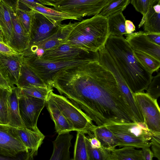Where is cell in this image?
Wrapping results in <instances>:
<instances>
[{"mask_svg":"<svg viewBox=\"0 0 160 160\" xmlns=\"http://www.w3.org/2000/svg\"><path fill=\"white\" fill-rule=\"evenodd\" d=\"M52 87L83 111L98 126L135 122L113 75L98 61L60 71Z\"/></svg>","mask_w":160,"mask_h":160,"instance_id":"6da1fadb","label":"cell"},{"mask_svg":"<svg viewBox=\"0 0 160 160\" xmlns=\"http://www.w3.org/2000/svg\"><path fill=\"white\" fill-rule=\"evenodd\" d=\"M104 48L133 94L146 90L152 80V74L147 71L138 60L124 38L109 36Z\"/></svg>","mask_w":160,"mask_h":160,"instance_id":"7a4b0ae2","label":"cell"},{"mask_svg":"<svg viewBox=\"0 0 160 160\" xmlns=\"http://www.w3.org/2000/svg\"><path fill=\"white\" fill-rule=\"evenodd\" d=\"M109 37L107 18L98 14L75 22L64 43L98 52L104 48Z\"/></svg>","mask_w":160,"mask_h":160,"instance_id":"3957f363","label":"cell"},{"mask_svg":"<svg viewBox=\"0 0 160 160\" xmlns=\"http://www.w3.org/2000/svg\"><path fill=\"white\" fill-rule=\"evenodd\" d=\"M22 62L33 70L47 86L52 88L55 76L60 71L91 62L78 60H44L33 56H22Z\"/></svg>","mask_w":160,"mask_h":160,"instance_id":"277c9868","label":"cell"},{"mask_svg":"<svg viewBox=\"0 0 160 160\" xmlns=\"http://www.w3.org/2000/svg\"><path fill=\"white\" fill-rule=\"evenodd\" d=\"M110 0H48V5L58 11L75 17L78 20L85 16L98 15Z\"/></svg>","mask_w":160,"mask_h":160,"instance_id":"5b68a950","label":"cell"},{"mask_svg":"<svg viewBox=\"0 0 160 160\" xmlns=\"http://www.w3.org/2000/svg\"><path fill=\"white\" fill-rule=\"evenodd\" d=\"M49 92L48 95L56 104L75 131L85 134L91 132L94 125L91 119L81 109L63 96Z\"/></svg>","mask_w":160,"mask_h":160,"instance_id":"8992f818","label":"cell"},{"mask_svg":"<svg viewBox=\"0 0 160 160\" xmlns=\"http://www.w3.org/2000/svg\"><path fill=\"white\" fill-rule=\"evenodd\" d=\"M37 58L44 60L93 62L98 61V52L86 50L64 43L44 51Z\"/></svg>","mask_w":160,"mask_h":160,"instance_id":"52a82bcc","label":"cell"},{"mask_svg":"<svg viewBox=\"0 0 160 160\" xmlns=\"http://www.w3.org/2000/svg\"><path fill=\"white\" fill-rule=\"evenodd\" d=\"M98 52V62L113 75L120 90L131 108L135 122H144L142 114L134 98L133 93L104 47L99 50Z\"/></svg>","mask_w":160,"mask_h":160,"instance_id":"ba28073f","label":"cell"},{"mask_svg":"<svg viewBox=\"0 0 160 160\" xmlns=\"http://www.w3.org/2000/svg\"><path fill=\"white\" fill-rule=\"evenodd\" d=\"M133 96L148 129L154 135H160V111L157 100L144 92L133 93Z\"/></svg>","mask_w":160,"mask_h":160,"instance_id":"9c48e42d","label":"cell"},{"mask_svg":"<svg viewBox=\"0 0 160 160\" xmlns=\"http://www.w3.org/2000/svg\"><path fill=\"white\" fill-rule=\"evenodd\" d=\"M18 101L20 116L25 127L34 130L39 129L37 121L46 105V100L18 95Z\"/></svg>","mask_w":160,"mask_h":160,"instance_id":"30bf717a","label":"cell"},{"mask_svg":"<svg viewBox=\"0 0 160 160\" xmlns=\"http://www.w3.org/2000/svg\"><path fill=\"white\" fill-rule=\"evenodd\" d=\"M75 24L70 21L67 24L59 25L54 33L39 43L28 46L22 53V56L39 57L44 51L64 43Z\"/></svg>","mask_w":160,"mask_h":160,"instance_id":"8fae6325","label":"cell"},{"mask_svg":"<svg viewBox=\"0 0 160 160\" xmlns=\"http://www.w3.org/2000/svg\"><path fill=\"white\" fill-rule=\"evenodd\" d=\"M30 11L32 19L28 46L39 43L52 35L59 25L41 13Z\"/></svg>","mask_w":160,"mask_h":160,"instance_id":"7c38bea8","label":"cell"},{"mask_svg":"<svg viewBox=\"0 0 160 160\" xmlns=\"http://www.w3.org/2000/svg\"><path fill=\"white\" fill-rule=\"evenodd\" d=\"M22 63V53H0V72L12 88L17 87Z\"/></svg>","mask_w":160,"mask_h":160,"instance_id":"4fadbf2b","label":"cell"},{"mask_svg":"<svg viewBox=\"0 0 160 160\" xmlns=\"http://www.w3.org/2000/svg\"><path fill=\"white\" fill-rule=\"evenodd\" d=\"M28 151L23 143L12 135L10 126L0 124V155L16 157Z\"/></svg>","mask_w":160,"mask_h":160,"instance_id":"5bb4252c","label":"cell"},{"mask_svg":"<svg viewBox=\"0 0 160 160\" xmlns=\"http://www.w3.org/2000/svg\"><path fill=\"white\" fill-rule=\"evenodd\" d=\"M126 39L133 51L145 53L160 61V46L152 42L144 31L127 34Z\"/></svg>","mask_w":160,"mask_h":160,"instance_id":"9a60e30c","label":"cell"},{"mask_svg":"<svg viewBox=\"0 0 160 160\" xmlns=\"http://www.w3.org/2000/svg\"><path fill=\"white\" fill-rule=\"evenodd\" d=\"M10 130L12 135L29 150L36 153L45 137L39 129L34 130L26 128H17L10 126Z\"/></svg>","mask_w":160,"mask_h":160,"instance_id":"2e32d148","label":"cell"},{"mask_svg":"<svg viewBox=\"0 0 160 160\" xmlns=\"http://www.w3.org/2000/svg\"><path fill=\"white\" fill-rule=\"evenodd\" d=\"M105 126L129 136L148 141H150L152 136L154 135L148 129L144 122L113 124Z\"/></svg>","mask_w":160,"mask_h":160,"instance_id":"e0dca14e","label":"cell"},{"mask_svg":"<svg viewBox=\"0 0 160 160\" xmlns=\"http://www.w3.org/2000/svg\"><path fill=\"white\" fill-rule=\"evenodd\" d=\"M13 9V7L7 1L0 0V28L3 35L4 42L10 46L13 37L12 17Z\"/></svg>","mask_w":160,"mask_h":160,"instance_id":"ac0fdd59","label":"cell"},{"mask_svg":"<svg viewBox=\"0 0 160 160\" xmlns=\"http://www.w3.org/2000/svg\"><path fill=\"white\" fill-rule=\"evenodd\" d=\"M13 40L11 46L18 53H22L28 46L29 35L21 24L14 8L12 12Z\"/></svg>","mask_w":160,"mask_h":160,"instance_id":"d6986e66","label":"cell"},{"mask_svg":"<svg viewBox=\"0 0 160 160\" xmlns=\"http://www.w3.org/2000/svg\"><path fill=\"white\" fill-rule=\"evenodd\" d=\"M46 105L51 119L55 124V128L58 135L69 133L74 131L56 104L48 95Z\"/></svg>","mask_w":160,"mask_h":160,"instance_id":"ffe728a7","label":"cell"},{"mask_svg":"<svg viewBox=\"0 0 160 160\" xmlns=\"http://www.w3.org/2000/svg\"><path fill=\"white\" fill-rule=\"evenodd\" d=\"M85 135L88 160H114L111 151L103 147L90 132Z\"/></svg>","mask_w":160,"mask_h":160,"instance_id":"44dd1931","label":"cell"},{"mask_svg":"<svg viewBox=\"0 0 160 160\" xmlns=\"http://www.w3.org/2000/svg\"><path fill=\"white\" fill-rule=\"evenodd\" d=\"M73 138L69 133L58 135L53 142V152L49 160H70L69 149Z\"/></svg>","mask_w":160,"mask_h":160,"instance_id":"7402d4cb","label":"cell"},{"mask_svg":"<svg viewBox=\"0 0 160 160\" xmlns=\"http://www.w3.org/2000/svg\"><path fill=\"white\" fill-rule=\"evenodd\" d=\"M143 26L145 32L160 33V0H151Z\"/></svg>","mask_w":160,"mask_h":160,"instance_id":"603a6c76","label":"cell"},{"mask_svg":"<svg viewBox=\"0 0 160 160\" xmlns=\"http://www.w3.org/2000/svg\"><path fill=\"white\" fill-rule=\"evenodd\" d=\"M8 125L17 128H25L20 116L17 88H12L8 99Z\"/></svg>","mask_w":160,"mask_h":160,"instance_id":"cb8c5ba5","label":"cell"},{"mask_svg":"<svg viewBox=\"0 0 160 160\" xmlns=\"http://www.w3.org/2000/svg\"><path fill=\"white\" fill-rule=\"evenodd\" d=\"M91 132L104 148L110 151L119 146L118 140L113 132L106 126L94 125Z\"/></svg>","mask_w":160,"mask_h":160,"instance_id":"d4e9b609","label":"cell"},{"mask_svg":"<svg viewBox=\"0 0 160 160\" xmlns=\"http://www.w3.org/2000/svg\"><path fill=\"white\" fill-rule=\"evenodd\" d=\"M30 86L43 87H49L33 70L22 62L17 87L21 88Z\"/></svg>","mask_w":160,"mask_h":160,"instance_id":"484cf974","label":"cell"},{"mask_svg":"<svg viewBox=\"0 0 160 160\" xmlns=\"http://www.w3.org/2000/svg\"><path fill=\"white\" fill-rule=\"evenodd\" d=\"M31 10L41 13L57 25L61 24L63 21L67 19L78 20L74 16L57 11L53 8H49L45 6L37 4L30 8Z\"/></svg>","mask_w":160,"mask_h":160,"instance_id":"4316f807","label":"cell"},{"mask_svg":"<svg viewBox=\"0 0 160 160\" xmlns=\"http://www.w3.org/2000/svg\"><path fill=\"white\" fill-rule=\"evenodd\" d=\"M107 128L113 132L117 138L120 147L131 146L142 148L150 147L151 146L150 141L129 136L112 128Z\"/></svg>","mask_w":160,"mask_h":160,"instance_id":"83f0119b","label":"cell"},{"mask_svg":"<svg viewBox=\"0 0 160 160\" xmlns=\"http://www.w3.org/2000/svg\"><path fill=\"white\" fill-rule=\"evenodd\" d=\"M109 36L122 37L126 34L125 22L126 19L122 12L107 18Z\"/></svg>","mask_w":160,"mask_h":160,"instance_id":"f1b7e54d","label":"cell"},{"mask_svg":"<svg viewBox=\"0 0 160 160\" xmlns=\"http://www.w3.org/2000/svg\"><path fill=\"white\" fill-rule=\"evenodd\" d=\"M111 152L114 160H144L142 150L132 147L115 148Z\"/></svg>","mask_w":160,"mask_h":160,"instance_id":"f546056e","label":"cell"},{"mask_svg":"<svg viewBox=\"0 0 160 160\" xmlns=\"http://www.w3.org/2000/svg\"><path fill=\"white\" fill-rule=\"evenodd\" d=\"M130 0H110L98 15L106 18L122 12L130 3Z\"/></svg>","mask_w":160,"mask_h":160,"instance_id":"4dcf8cb0","label":"cell"},{"mask_svg":"<svg viewBox=\"0 0 160 160\" xmlns=\"http://www.w3.org/2000/svg\"><path fill=\"white\" fill-rule=\"evenodd\" d=\"M51 91L53 90L50 86L43 87L30 86L21 88H17L18 96H31L45 100Z\"/></svg>","mask_w":160,"mask_h":160,"instance_id":"1f68e13d","label":"cell"},{"mask_svg":"<svg viewBox=\"0 0 160 160\" xmlns=\"http://www.w3.org/2000/svg\"><path fill=\"white\" fill-rule=\"evenodd\" d=\"M135 56L145 69L152 74L160 67V61L145 53L134 51Z\"/></svg>","mask_w":160,"mask_h":160,"instance_id":"d6a6232c","label":"cell"},{"mask_svg":"<svg viewBox=\"0 0 160 160\" xmlns=\"http://www.w3.org/2000/svg\"><path fill=\"white\" fill-rule=\"evenodd\" d=\"M73 160H88L85 134L80 131H77Z\"/></svg>","mask_w":160,"mask_h":160,"instance_id":"836d02e7","label":"cell"},{"mask_svg":"<svg viewBox=\"0 0 160 160\" xmlns=\"http://www.w3.org/2000/svg\"><path fill=\"white\" fill-rule=\"evenodd\" d=\"M10 91L0 88V124H9L8 113V99Z\"/></svg>","mask_w":160,"mask_h":160,"instance_id":"e575fe53","label":"cell"},{"mask_svg":"<svg viewBox=\"0 0 160 160\" xmlns=\"http://www.w3.org/2000/svg\"><path fill=\"white\" fill-rule=\"evenodd\" d=\"M14 8L21 24L26 32L29 35L32 19L30 11L23 10L16 6Z\"/></svg>","mask_w":160,"mask_h":160,"instance_id":"d590c367","label":"cell"},{"mask_svg":"<svg viewBox=\"0 0 160 160\" xmlns=\"http://www.w3.org/2000/svg\"><path fill=\"white\" fill-rule=\"evenodd\" d=\"M151 0H131V3L136 10L142 15V18L138 25L139 28L142 27L144 24L145 18L149 9Z\"/></svg>","mask_w":160,"mask_h":160,"instance_id":"8d00e7d4","label":"cell"},{"mask_svg":"<svg viewBox=\"0 0 160 160\" xmlns=\"http://www.w3.org/2000/svg\"><path fill=\"white\" fill-rule=\"evenodd\" d=\"M160 73L159 72L156 75L152 77L146 90V93L155 99L157 100L160 96Z\"/></svg>","mask_w":160,"mask_h":160,"instance_id":"74e56055","label":"cell"},{"mask_svg":"<svg viewBox=\"0 0 160 160\" xmlns=\"http://www.w3.org/2000/svg\"><path fill=\"white\" fill-rule=\"evenodd\" d=\"M37 153L28 151L23 152L16 157H11L0 155V160H33V157Z\"/></svg>","mask_w":160,"mask_h":160,"instance_id":"f35d334b","label":"cell"},{"mask_svg":"<svg viewBox=\"0 0 160 160\" xmlns=\"http://www.w3.org/2000/svg\"><path fill=\"white\" fill-rule=\"evenodd\" d=\"M150 142L154 157L160 160V135H153Z\"/></svg>","mask_w":160,"mask_h":160,"instance_id":"ab89813d","label":"cell"},{"mask_svg":"<svg viewBox=\"0 0 160 160\" xmlns=\"http://www.w3.org/2000/svg\"><path fill=\"white\" fill-rule=\"evenodd\" d=\"M0 53L8 54H17L18 53L11 46L4 42H0Z\"/></svg>","mask_w":160,"mask_h":160,"instance_id":"60d3db41","label":"cell"},{"mask_svg":"<svg viewBox=\"0 0 160 160\" xmlns=\"http://www.w3.org/2000/svg\"><path fill=\"white\" fill-rule=\"evenodd\" d=\"M145 32L148 39L152 42L157 45L160 46V33Z\"/></svg>","mask_w":160,"mask_h":160,"instance_id":"b9f144b4","label":"cell"},{"mask_svg":"<svg viewBox=\"0 0 160 160\" xmlns=\"http://www.w3.org/2000/svg\"><path fill=\"white\" fill-rule=\"evenodd\" d=\"M149 148L145 147L142 148L144 160H152L154 157L153 153Z\"/></svg>","mask_w":160,"mask_h":160,"instance_id":"7bdbcfd3","label":"cell"},{"mask_svg":"<svg viewBox=\"0 0 160 160\" xmlns=\"http://www.w3.org/2000/svg\"><path fill=\"white\" fill-rule=\"evenodd\" d=\"M125 25L127 34H130L135 30V27L132 22L130 20H126Z\"/></svg>","mask_w":160,"mask_h":160,"instance_id":"ee69618b","label":"cell"},{"mask_svg":"<svg viewBox=\"0 0 160 160\" xmlns=\"http://www.w3.org/2000/svg\"><path fill=\"white\" fill-rule=\"evenodd\" d=\"M0 88L6 89L10 92L12 89L0 72Z\"/></svg>","mask_w":160,"mask_h":160,"instance_id":"f6af8a7d","label":"cell"},{"mask_svg":"<svg viewBox=\"0 0 160 160\" xmlns=\"http://www.w3.org/2000/svg\"><path fill=\"white\" fill-rule=\"evenodd\" d=\"M0 42H4L3 35L2 31L0 28Z\"/></svg>","mask_w":160,"mask_h":160,"instance_id":"bcb514c9","label":"cell"},{"mask_svg":"<svg viewBox=\"0 0 160 160\" xmlns=\"http://www.w3.org/2000/svg\"><path fill=\"white\" fill-rule=\"evenodd\" d=\"M71 160H73V159H71Z\"/></svg>","mask_w":160,"mask_h":160,"instance_id":"7dc6e473","label":"cell"}]
</instances>
